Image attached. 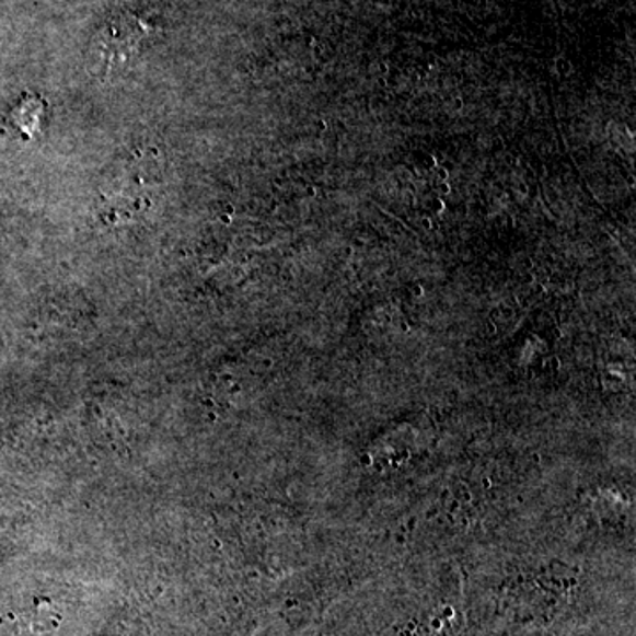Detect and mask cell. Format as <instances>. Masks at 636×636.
Wrapping results in <instances>:
<instances>
[{
    "label": "cell",
    "mask_w": 636,
    "mask_h": 636,
    "mask_svg": "<svg viewBox=\"0 0 636 636\" xmlns=\"http://www.w3.org/2000/svg\"><path fill=\"white\" fill-rule=\"evenodd\" d=\"M149 31L151 28L142 20L135 19L131 14H124L108 23L101 39V51L105 54V57L117 62L128 59L142 43L143 37H147Z\"/></svg>",
    "instance_id": "cell-1"
}]
</instances>
